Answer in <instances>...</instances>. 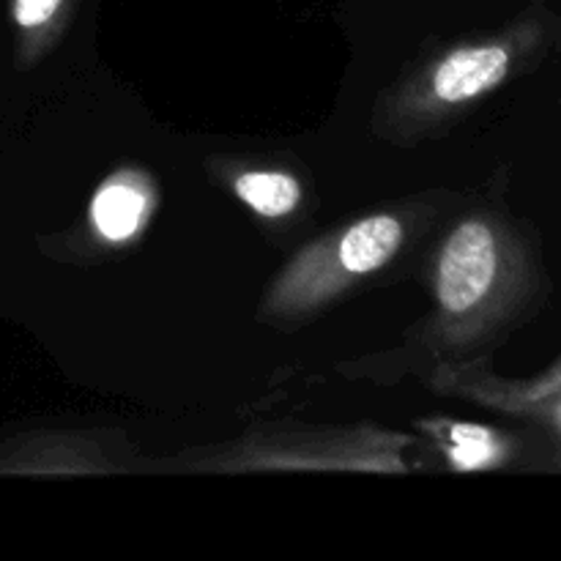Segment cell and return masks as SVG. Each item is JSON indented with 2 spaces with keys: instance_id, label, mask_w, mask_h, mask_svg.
Segmentation results:
<instances>
[{
  "instance_id": "1",
  "label": "cell",
  "mask_w": 561,
  "mask_h": 561,
  "mask_svg": "<svg viewBox=\"0 0 561 561\" xmlns=\"http://www.w3.org/2000/svg\"><path fill=\"white\" fill-rule=\"evenodd\" d=\"M546 290L529 233L499 214H474L444 241L436 296L453 332L482 337L507 329L529 316Z\"/></svg>"
},
{
  "instance_id": "2",
  "label": "cell",
  "mask_w": 561,
  "mask_h": 561,
  "mask_svg": "<svg viewBox=\"0 0 561 561\" xmlns=\"http://www.w3.org/2000/svg\"><path fill=\"white\" fill-rule=\"evenodd\" d=\"M400 244H403L400 219L389 217V214H373V217L359 219L348 230H343L334 257H337V266L343 274L365 277V274L387 266L398 255Z\"/></svg>"
},
{
  "instance_id": "3",
  "label": "cell",
  "mask_w": 561,
  "mask_h": 561,
  "mask_svg": "<svg viewBox=\"0 0 561 561\" xmlns=\"http://www.w3.org/2000/svg\"><path fill=\"white\" fill-rule=\"evenodd\" d=\"M148 214L146 192L129 181L102 186L91 203V219L99 233L110 241H126L142 228Z\"/></svg>"
},
{
  "instance_id": "4",
  "label": "cell",
  "mask_w": 561,
  "mask_h": 561,
  "mask_svg": "<svg viewBox=\"0 0 561 561\" xmlns=\"http://www.w3.org/2000/svg\"><path fill=\"white\" fill-rule=\"evenodd\" d=\"M504 403L513 411L535 416L551 433V447L557 453V466L561 471V359L546 376L531 381L529 387H513L504 392Z\"/></svg>"
},
{
  "instance_id": "5",
  "label": "cell",
  "mask_w": 561,
  "mask_h": 561,
  "mask_svg": "<svg viewBox=\"0 0 561 561\" xmlns=\"http://www.w3.org/2000/svg\"><path fill=\"white\" fill-rule=\"evenodd\" d=\"M236 195L261 217H285L299 206L301 186L279 170H250L236 179Z\"/></svg>"
},
{
  "instance_id": "6",
  "label": "cell",
  "mask_w": 561,
  "mask_h": 561,
  "mask_svg": "<svg viewBox=\"0 0 561 561\" xmlns=\"http://www.w3.org/2000/svg\"><path fill=\"white\" fill-rule=\"evenodd\" d=\"M64 0H14V20L20 27H38L55 16Z\"/></svg>"
},
{
  "instance_id": "7",
  "label": "cell",
  "mask_w": 561,
  "mask_h": 561,
  "mask_svg": "<svg viewBox=\"0 0 561 561\" xmlns=\"http://www.w3.org/2000/svg\"><path fill=\"white\" fill-rule=\"evenodd\" d=\"M537 3H542V0H537Z\"/></svg>"
}]
</instances>
